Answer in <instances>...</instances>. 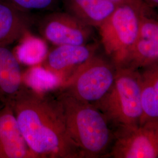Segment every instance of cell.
Masks as SVG:
<instances>
[{"label":"cell","instance_id":"7c38bea8","mask_svg":"<svg viewBox=\"0 0 158 158\" xmlns=\"http://www.w3.org/2000/svg\"><path fill=\"white\" fill-rule=\"evenodd\" d=\"M23 85L17 56L7 46H0V102L11 104Z\"/></svg>","mask_w":158,"mask_h":158},{"label":"cell","instance_id":"5bb4252c","mask_svg":"<svg viewBox=\"0 0 158 158\" xmlns=\"http://www.w3.org/2000/svg\"><path fill=\"white\" fill-rule=\"evenodd\" d=\"M142 115L139 125L158 122V64L145 68L141 73Z\"/></svg>","mask_w":158,"mask_h":158},{"label":"cell","instance_id":"3957f363","mask_svg":"<svg viewBox=\"0 0 158 158\" xmlns=\"http://www.w3.org/2000/svg\"><path fill=\"white\" fill-rule=\"evenodd\" d=\"M95 107L118 127L139 125L141 74L138 70L117 68L111 89Z\"/></svg>","mask_w":158,"mask_h":158},{"label":"cell","instance_id":"6da1fadb","mask_svg":"<svg viewBox=\"0 0 158 158\" xmlns=\"http://www.w3.org/2000/svg\"><path fill=\"white\" fill-rule=\"evenodd\" d=\"M23 85L11 102L23 137L36 158H82L56 98Z\"/></svg>","mask_w":158,"mask_h":158},{"label":"cell","instance_id":"277c9868","mask_svg":"<svg viewBox=\"0 0 158 158\" xmlns=\"http://www.w3.org/2000/svg\"><path fill=\"white\" fill-rule=\"evenodd\" d=\"M116 70L113 63L94 55L78 68L60 89L95 106L111 89Z\"/></svg>","mask_w":158,"mask_h":158},{"label":"cell","instance_id":"8fae6325","mask_svg":"<svg viewBox=\"0 0 158 158\" xmlns=\"http://www.w3.org/2000/svg\"><path fill=\"white\" fill-rule=\"evenodd\" d=\"M34 23L30 12L23 11L0 0V46H8L19 40Z\"/></svg>","mask_w":158,"mask_h":158},{"label":"cell","instance_id":"4fadbf2b","mask_svg":"<svg viewBox=\"0 0 158 158\" xmlns=\"http://www.w3.org/2000/svg\"><path fill=\"white\" fill-rule=\"evenodd\" d=\"M67 12L91 27H99L118 5L110 0H63Z\"/></svg>","mask_w":158,"mask_h":158},{"label":"cell","instance_id":"e0dca14e","mask_svg":"<svg viewBox=\"0 0 158 158\" xmlns=\"http://www.w3.org/2000/svg\"><path fill=\"white\" fill-rule=\"evenodd\" d=\"M23 11L52 10L59 0H6Z\"/></svg>","mask_w":158,"mask_h":158},{"label":"cell","instance_id":"ac0fdd59","mask_svg":"<svg viewBox=\"0 0 158 158\" xmlns=\"http://www.w3.org/2000/svg\"><path fill=\"white\" fill-rule=\"evenodd\" d=\"M118 6H129L134 9L139 15L153 16V8H151L142 0H110Z\"/></svg>","mask_w":158,"mask_h":158},{"label":"cell","instance_id":"30bf717a","mask_svg":"<svg viewBox=\"0 0 158 158\" xmlns=\"http://www.w3.org/2000/svg\"><path fill=\"white\" fill-rule=\"evenodd\" d=\"M0 158H36L23 137L11 104L1 102Z\"/></svg>","mask_w":158,"mask_h":158},{"label":"cell","instance_id":"2e32d148","mask_svg":"<svg viewBox=\"0 0 158 158\" xmlns=\"http://www.w3.org/2000/svg\"><path fill=\"white\" fill-rule=\"evenodd\" d=\"M27 80L29 87L40 92L60 89L63 85L61 79L45 68L32 69L27 76Z\"/></svg>","mask_w":158,"mask_h":158},{"label":"cell","instance_id":"d6986e66","mask_svg":"<svg viewBox=\"0 0 158 158\" xmlns=\"http://www.w3.org/2000/svg\"><path fill=\"white\" fill-rule=\"evenodd\" d=\"M147 6L151 8H155L158 6V0H142Z\"/></svg>","mask_w":158,"mask_h":158},{"label":"cell","instance_id":"9a60e30c","mask_svg":"<svg viewBox=\"0 0 158 158\" xmlns=\"http://www.w3.org/2000/svg\"><path fill=\"white\" fill-rule=\"evenodd\" d=\"M19 40L21 44L17 49L18 60L29 64H34L45 59L48 49L43 40L31 35L29 31Z\"/></svg>","mask_w":158,"mask_h":158},{"label":"cell","instance_id":"ba28073f","mask_svg":"<svg viewBox=\"0 0 158 158\" xmlns=\"http://www.w3.org/2000/svg\"><path fill=\"white\" fill-rule=\"evenodd\" d=\"M97 47L95 44L57 46L47 54L44 68L59 77L63 85L78 68L95 55Z\"/></svg>","mask_w":158,"mask_h":158},{"label":"cell","instance_id":"9c48e42d","mask_svg":"<svg viewBox=\"0 0 158 158\" xmlns=\"http://www.w3.org/2000/svg\"><path fill=\"white\" fill-rule=\"evenodd\" d=\"M158 60V21L152 16L139 15L138 36L123 68L138 70Z\"/></svg>","mask_w":158,"mask_h":158},{"label":"cell","instance_id":"7a4b0ae2","mask_svg":"<svg viewBox=\"0 0 158 158\" xmlns=\"http://www.w3.org/2000/svg\"><path fill=\"white\" fill-rule=\"evenodd\" d=\"M69 135L82 158H100L107 154L114 135L107 117L94 106L62 90L57 96Z\"/></svg>","mask_w":158,"mask_h":158},{"label":"cell","instance_id":"5b68a950","mask_svg":"<svg viewBox=\"0 0 158 158\" xmlns=\"http://www.w3.org/2000/svg\"><path fill=\"white\" fill-rule=\"evenodd\" d=\"M139 14L129 6H119L98 27L106 54L115 68H123L137 38Z\"/></svg>","mask_w":158,"mask_h":158},{"label":"cell","instance_id":"52a82bcc","mask_svg":"<svg viewBox=\"0 0 158 158\" xmlns=\"http://www.w3.org/2000/svg\"><path fill=\"white\" fill-rule=\"evenodd\" d=\"M40 31L46 40L57 46L86 45L93 35L91 27L67 12H54L43 17Z\"/></svg>","mask_w":158,"mask_h":158},{"label":"cell","instance_id":"8992f818","mask_svg":"<svg viewBox=\"0 0 158 158\" xmlns=\"http://www.w3.org/2000/svg\"><path fill=\"white\" fill-rule=\"evenodd\" d=\"M118 127L111 149L113 158H158V122Z\"/></svg>","mask_w":158,"mask_h":158}]
</instances>
